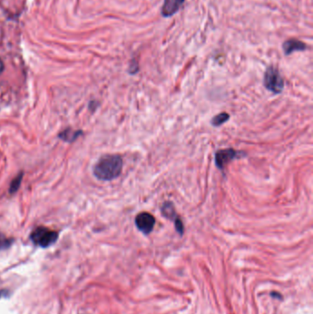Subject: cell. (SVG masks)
<instances>
[{
    "label": "cell",
    "mask_w": 313,
    "mask_h": 314,
    "mask_svg": "<svg viewBox=\"0 0 313 314\" xmlns=\"http://www.w3.org/2000/svg\"><path fill=\"white\" fill-rule=\"evenodd\" d=\"M58 232L52 231L46 227H38L31 234V240L33 243L41 247H49L53 245L58 239Z\"/></svg>",
    "instance_id": "7a4b0ae2"
},
{
    "label": "cell",
    "mask_w": 313,
    "mask_h": 314,
    "mask_svg": "<svg viewBox=\"0 0 313 314\" xmlns=\"http://www.w3.org/2000/svg\"><path fill=\"white\" fill-rule=\"evenodd\" d=\"M230 119V115L226 112H221L219 115L215 116L214 118L211 120L212 126L219 127L225 123L226 121Z\"/></svg>",
    "instance_id": "9c48e42d"
},
{
    "label": "cell",
    "mask_w": 313,
    "mask_h": 314,
    "mask_svg": "<svg viewBox=\"0 0 313 314\" xmlns=\"http://www.w3.org/2000/svg\"><path fill=\"white\" fill-rule=\"evenodd\" d=\"M3 70H4V64H3L2 60L0 59V74L3 72Z\"/></svg>",
    "instance_id": "9a60e30c"
},
{
    "label": "cell",
    "mask_w": 313,
    "mask_h": 314,
    "mask_svg": "<svg viewBox=\"0 0 313 314\" xmlns=\"http://www.w3.org/2000/svg\"><path fill=\"white\" fill-rule=\"evenodd\" d=\"M9 296V291L8 290H0V297H7Z\"/></svg>",
    "instance_id": "5bb4252c"
},
{
    "label": "cell",
    "mask_w": 313,
    "mask_h": 314,
    "mask_svg": "<svg viewBox=\"0 0 313 314\" xmlns=\"http://www.w3.org/2000/svg\"><path fill=\"white\" fill-rule=\"evenodd\" d=\"M22 176H23L22 174H20L19 176L14 178V180H13V181L11 182L10 192H16L17 190L19 189V187L21 186V183H22Z\"/></svg>",
    "instance_id": "8fae6325"
},
{
    "label": "cell",
    "mask_w": 313,
    "mask_h": 314,
    "mask_svg": "<svg viewBox=\"0 0 313 314\" xmlns=\"http://www.w3.org/2000/svg\"><path fill=\"white\" fill-rule=\"evenodd\" d=\"M77 136H79V135H77V132H73L71 130H66L65 132L61 133L60 135H59V137L66 140V141H69V142L74 141Z\"/></svg>",
    "instance_id": "30bf717a"
},
{
    "label": "cell",
    "mask_w": 313,
    "mask_h": 314,
    "mask_svg": "<svg viewBox=\"0 0 313 314\" xmlns=\"http://www.w3.org/2000/svg\"><path fill=\"white\" fill-rule=\"evenodd\" d=\"M306 48L307 46L303 44L302 42L295 39L288 40L283 44V50L286 55H289L296 51H304Z\"/></svg>",
    "instance_id": "52a82bcc"
},
{
    "label": "cell",
    "mask_w": 313,
    "mask_h": 314,
    "mask_svg": "<svg viewBox=\"0 0 313 314\" xmlns=\"http://www.w3.org/2000/svg\"><path fill=\"white\" fill-rule=\"evenodd\" d=\"M239 156L240 153L236 152L234 149H221L215 154V164L220 170H223L226 165L232 160L239 158Z\"/></svg>",
    "instance_id": "277c9868"
},
{
    "label": "cell",
    "mask_w": 313,
    "mask_h": 314,
    "mask_svg": "<svg viewBox=\"0 0 313 314\" xmlns=\"http://www.w3.org/2000/svg\"><path fill=\"white\" fill-rule=\"evenodd\" d=\"M264 85L265 88L272 93L279 94L283 91L285 86L284 80L275 66L267 67L264 73Z\"/></svg>",
    "instance_id": "3957f363"
},
{
    "label": "cell",
    "mask_w": 313,
    "mask_h": 314,
    "mask_svg": "<svg viewBox=\"0 0 313 314\" xmlns=\"http://www.w3.org/2000/svg\"><path fill=\"white\" fill-rule=\"evenodd\" d=\"M185 0H165L162 8V15L164 17L173 16L180 10Z\"/></svg>",
    "instance_id": "8992f818"
},
{
    "label": "cell",
    "mask_w": 313,
    "mask_h": 314,
    "mask_svg": "<svg viewBox=\"0 0 313 314\" xmlns=\"http://www.w3.org/2000/svg\"><path fill=\"white\" fill-rule=\"evenodd\" d=\"M13 242V239H10L7 237L0 234V251L5 250L7 248L10 247Z\"/></svg>",
    "instance_id": "7c38bea8"
},
{
    "label": "cell",
    "mask_w": 313,
    "mask_h": 314,
    "mask_svg": "<svg viewBox=\"0 0 313 314\" xmlns=\"http://www.w3.org/2000/svg\"><path fill=\"white\" fill-rule=\"evenodd\" d=\"M135 224L139 231L148 235L154 230L155 218L149 212H141L135 218Z\"/></svg>",
    "instance_id": "5b68a950"
},
{
    "label": "cell",
    "mask_w": 313,
    "mask_h": 314,
    "mask_svg": "<svg viewBox=\"0 0 313 314\" xmlns=\"http://www.w3.org/2000/svg\"><path fill=\"white\" fill-rule=\"evenodd\" d=\"M161 212L164 217L167 218L168 220H173V221H175L178 218V215L176 214L174 204L170 201H165V203L163 204V206L161 208Z\"/></svg>",
    "instance_id": "ba28073f"
},
{
    "label": "cell",
    "mask_w": 313,
    "mask_h": 314,
    "mask_svg": "<svg viewBox=\"0 0 313 314\" xmlns=\"http://www.w3.org/2000/svg\"><path fill=\"white\" fill-rule=\"evenodd\" d=\"M174 223H175V226H176V231L182 236L183 233H184V224H183V221H182L181 219L178 217V218L174 221Z\"/></svg>",
    "instance_id": "4fadbf2b"
},
{
    "label": "cell",
    "mask_w": 313,
    "mask_h": 314,
    "mask_svg": "<svg viewBox=\"0 0 313 314\" xmlns=\"http://www.w3.org/2000/svg\"><path fill=\"white\" fill-rule=\"evenodd\" d=\"M123 167V161L118 154L102 156L94 166V175L100 180L110 181L120 176Z\"/></svg>",
    "instance_id": "6da1fadb"
}]
</instances>
